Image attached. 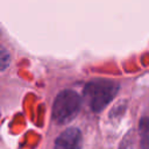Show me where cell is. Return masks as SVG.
<instances>
[{"mask_svg": "<svg viewBox=\"0 0 149 149\" xmlns=\"http://www.w3.org/2000/svg\"><path fill=\"white\" fill-rule=\"evenodd\" d=\"M54 149H81V133L77 128L65 129L55 141Z\"/></svg>", "mask_w": 149, "mask_h": 149, "instance_id": "obj_3", "label": "cell"}, {"mask_svg": "<svg viewBox=\"0 0 149 149\" xmlns=\"http://www.w3.org/2000/svg\"><path fill=\"white\" fill-rule=\"evenodd\" d=\"M140 129V141L143 149H149V119L143 118L139 125Z\"/></svg>", "mask_w": 149, "mask_h": 149, "instance_id": "obj_4", "label": "cell"}, {"mask_svg": "<svg viewBox=\"0 0 149 149\" xmlns=\"http://www.w3.org/2000/svg\"><path fill=\"white\" fill-rule=\"evenodd\" d=\"M119 91V84L109 79H94L86 84L84 97L93 112L105 108Z\"/></svg>", "mask_w": 149, "mask_h": 149, "instance_id": "obj_1", "label": "cell"}, {"mask_svg": "<svg viewBox=\"0 0 149 149\" xmlns=\"http://www.w3.org/2000/svg\"><path fill=\"white\" fill-rule=\"evenodd\" d=\"M81 107L80 97L71 90H64L56 97L52 105V116L58 123H68L74 119Z\"/></svg>", "mask_w": 149, "mask_h": 149, "instance_id": "obj_2", "label": "cell"}, {"mask_svg": "<svg viewBox=\"0 0 149 149\" xmlns=\"http://www.w3.org/2000/svg\"><path fill=\"white\" fill-rule=\"evenodd\" d=\"M7 59H8V58H7V52H6V50H2V51H1V68H2V69L6 68V64L8 63Z\"/></svg>", "mask_w": 149, "mask_h": 149, "instance_id": "obj_5", "label": "cell"}]
</instances>
